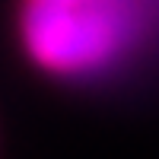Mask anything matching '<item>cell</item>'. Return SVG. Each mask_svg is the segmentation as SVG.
<instances>
[{
    "label": "cell",
    "mask_w": 159,
    "mask_h": 159,
    "mask_svg": "<svg viewBox=\"0 0 159 159\" xmlns=\"http://www.w3.org/2000/svg\"><path fill=\"white\" fill-rule=\"evenodd\" d=\"M153 0L25 3L22 45L38 67L57 76H96L134 48L153 19Z\"/></svg>",
    "instance_id": "cell-1"
},
{
    "label": "cell",
    "mask_w": 159,
    "mask_h": 159,
    "mask_svg": "<svg viewBox=\"0 0 159 159\" xmlns=\"http://www.w3.org/2000/svg\"><path fill=\"white\" fill-rule=\"evenodd\" d=\"M32 3H51V7H64V3H73V0H32Z\"/></svg>",
    "instance_id": "cell-2"
}]
</instances>
